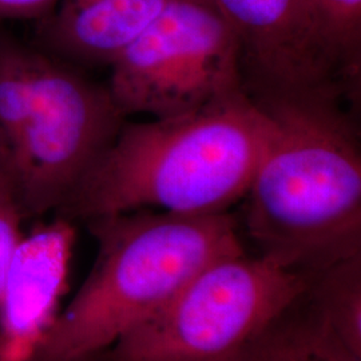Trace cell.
Here are the masks:
<instances>
[{
  "label": "cell",
  "mask_w": 361,
  "mask_h": 361,
  "mask_svg": "<svg viewBox=\"0 0 361 361\" xmlns=\"http://www.w3.org/2000/svg\"><path fill=\"white\" fill-rule=\"evenodd\" d=\"M23 212L18 202L11 176L0 171V290L23 232Z\"/></svg>",
  "instance_id": "13"
},
{
  "label": "cell",
  "mask_w": 361,
  "mask_h": 361,
  "mask_svg": "<svg viewBox=\"0 0 361 361\" xmlns=\"http://www.w3.org/2000/svg\"><path fill=\"white\" fill-rule=\"evenodd\" d=\"M170 0H59L34 44L80 68L111 66Z\"/></svg>",
  "instance_id": "9"
},
{
  "label": "cell",
  "mask_w": 361,
  "mask_h": 361,
  "mask_svg": "<svg viewBox=\"0 0 361 361\" xmlns=\"http://www.w3.org/2000/svg\"><path fill=\"white\" fill-rule=\"evenodd\" d=\"M271 129L246 89L182 116L125 122L56 216L85 222L142 209L228 213L245 198Z\"/></svg>",
  "instance_id": "2"
},
{
  "label": "cell",
  "mask_w": 361,
  "mask_h": 361,
  "mask_svg": "<svg viewBox=\"0 0 361 361\" xmlns=\"http://www.w3.org/2000/svg\"><path fill=\"white\" fill-rule=\"evenodd\" d=\"M59 0H0V22L35 20L37 23L54 11Z\"/></svg>",
  "instance_id": "14"
},
{
  "label": "cell",
  "mask_w": 361,
  "mask_h": 361,
  "mask_svg": "<svg viewBox=\"0 0 361 361\" xmlns=\"http://www.w3.org/2000/svg\"><path fill=\"white\" fill-rule=\"evenodd\" d=\"M31 44V104L10 164L25 219L56 213L126 122L106 85Z\"/></svg>",
  "instance_id": "6"
},
{
  "label": "cell",
  "mask_w": 361,
  "mask_h": 361,
  "mask_svg": "<svg viewBox=\"0 0 361 361\" xmlns=\"http://www.w3.org/2000/svg\"><path fill=\"white\" fill-rule=\"evenodd\" d=\"M271 116L245 198L257 255L312 274L361 256L359 133L336 90L253 95Z\"/></svg>",
  "instance_id": "1"
},
{
  "label": "cell",
  "mask_w": 361,
  "mask_h": 361,
  "mask_svg": "<svg viewBox=\"0 0 361 361\" xmlns=\"http://www.w3.org/2000/svg\"><path fill=\"white\" fill-rule=\"evenodd\" d=\"M240 42L252 95L336 90L319 43L310 0H209Z\"/></svg>",
  "instance_id": "7"
},
{
  "label": "cell",
  "mask_w": 361,
  "mask_h": 361,
  "mask_svg": "<svg viewBox=\"0 0 361 361\" xmlns=\"http://www.w3.org/2000/svg\"><path fill=\"white\" fill-rule=\"evenodd\" d=\"M324 56L347 92L359 83L361 68V0H310Z\"/></svg>",
  "instance_id": "12"
},
{
  "label": "cell",
  "mask_w": 361,
  "mask_h": 361,
  "mask_svg": "<svg viewBox=\"0 0 361 361\" xmlns=\"http://www.w3.org/2000/svg\"><path fill=\"white\" fill-rule=\"evenodd\" d=\"M85 224L97 243L94 265L32 361L104 353L210 262L245 250L231 212L189 216L142 209Z\"/></svg>",
  "instance_id": "3"
},
{
  "label": "cell",
  "mask_w": 361,
  "mask_h": 361,
  "mask_svg": "<svg viewBox=\"0 0 361 361\" xmlns=\"http://www.w3.org/2000/svg\"><path fill=\"white\" fill-rule=\"evenodd\" d=\"M1 170H7L10 173V166H8V159H7V154L4 152V147L0 141V171Z\"/></svg>",
  "instance_id": "15"
},
{
  "label": "cell",
  "mask_w": 361,
  "mask_h": 361,
  "mask_svg": "<svg viewBox=\"0 0 361 361\" xmlns=\"http://www.w3.org/2000/svg\"><path fill=\"white\" fill-rule=\"evenodd\" d=\"M302 297L329 332L361 359V256L308 274Z\"/></svg>",
  "instance_id": "11"
},
{
  "label": "cell",
  "mask_w": 361,
  "mask_h": 361,
  "mask_svg": "<svg viewBox=\"0 0 361 361\" xmlns=\"http://www.w3.org/2000/svg\"><path fill=\"white\" fill-rule=\"evenodd\" d=\"M71 361H110L106 356V352L104 353H98V355H92V356H87V357H82V359H77V360Z\"/></svg>",
  "instance_id": "16"
},
{
  "label": "cell",
  "mask_w": 361,
  "mask_h": 361,
  "mask_svg": "<svg viewBox=\"0 0 361 361\" xmlns=\"http://www.w3.org/2000/svg\"><path fill=\"white\" fill-rule=\"evenodd\" d=\"M110 70L125 116H182L246 89L240 42L209 0H170Z\"/></svg>",
  "instance_id": "5"
},
{
  "label": "cell",
  "mask_w": 361,
  "mask_h": 361,
  "mask_svg": "<svg viewBox=\"0 0 361 361\" xmlns=\"http://www.w3.org/2000/svg\"><path fill=\"white\" fill-rule=\"evenodd\" d=\"M307 284V274L246 250L217 258L106 356L110 361H237Z\"/></svg>",
  "instance_id": "4"
},
{
  "label": "cell",
  "mask_w": 361,
  "mask_h": 361,
  "mask_svg": "<svg viewBox=\"0 0 361 361\" xmlns=\"http://www.w3.org/2000/svg\"><path fill=\"white\" fill-rule=\"evenodd\" d=\"M237 361H361L310 310L302 295Z\"/></svg>",
  "instance_id": "10"
},
{
  "label": "cell",
  "mask_w": 361,
  "mask_h": 361,
  "mask_svg": "<svg viewBox=\"0 0 361 361\" xmlns=\"http://www.w3.org/2000/svg\"><path fill=\"white\" fill-rule=\"evenodd\" d=\"M77 240L56 216L25 233L0 290V361H32L59 314Z\"/></svg>",
  "instance_id": "8"
}]
</instances>
